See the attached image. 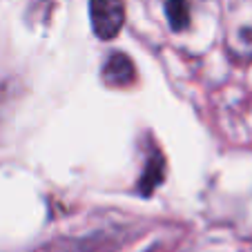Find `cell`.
Listing matches in <instances>:
<instances>
[{
    "mask_svg": "<svg viewBox=\"0 0 252 252\" xmlns=\"http://www.w3.org/2000/svg\"><path fill=\"white\" fill-rule=\"evenodd\" d=\"M90 18L100 40L116 38L125 20L123 0H90Z\"/></svg>",
    "mask_w": 252,
    "mask_h": 252,
    "instance_id": "cell-1",
    "label": "cell"
},
{
    "mask_svg": "<svg viewBox=\"0 0 252 252\" xmlns=\"http://www.w3.org/2000/svg\"><path fill=\"white\" fill-rule=\"evenodd\" d=\"M134 63L129 61L125 54H114L110 61L105 63L103 67V76H105V83L112 87H125L134 81Z\"/></svg>",
    "mask_w": 252,
    "mask_h": 252,
    "instance_id": "cell-2",
    "label": "cell"
},
{
    "mask_svg": "<svg viewBox=\"0 0 252 252\" xmlns=\"http://www.w3.org/2000/svg\"><path fill=\"white\" fill-rule=\"evenodd\" d=\"M167 18L174 29H183L190 20V7L186 0H167Z\"/></svg>",
    "mask_w": 252,
    "mask_h": 252,
    "instance_id": "cell-3",
    "label": "cell"
},
{
    "mask_svg": "<svg viewBox=\"0 0 252 252\" xmlns=\"http://www.w3.org/2000/svg\"><path fill=\"white\" fill-rule=\"evenodd\" d=\"M161 157H154L148 165V172L143 174V192H152V188L163 179V165Z\"/></svg>",
    "mask_w": 252,
    "mask_h": 252,
    "instance_id": "cell-4",
    "label": "cell"
}]
</instances>
